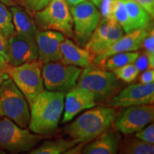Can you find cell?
<instances>
[{
  "instance_id": "1",
  "label": "cell",
  "mask_w": 154,
  "mask_h": 154,
  "mask_svg": "<svg viewBox=\"0 0 154 154\" xmlns=\"http://www.w3.org/2000/svg\"><path fill=\"white\" fill-rule=\"evenodd\" d=\"M65 93L44 90L30 104L29 128L48 136L57 129L64 107Z\"/></svg>"
},
{
  "instance_id": "2",
  "label": "cell",
  "mask_w": 154,
  "mask_h": 154,
  "mask_svg": "<svg viewBox=\"0 0 154 154\" xmlns=\"http://www.w3.org/2000/svg\"><path fill=\"white\" fill-rule=\"evenodd\" d=\"M116 116V112L113 107L94 108L86 111L72 124L67 125L64 131L78 143H87L109 129Z\"/></svg>"
},
{
  "instance_id": "3",
  "label": "cell",
  "mask_w": 154,
  "mask_h": 154,
  "mask_svg": "<svg viewBox=\"0 0 154 154\" xmlns=\"http://www.w3.org/2000/svg\"><path fill=\"white\" fill-rule=\"evenodd\" d=\"M77 86L91 92L96 103L108 102L120 91L121 88L119 79L114 73L92 63L82 70Z\"/></svg>"
},
{
  "instance_id": "4",
  "label": "cell",
  "mask_w": 154,
  "mask_h": 154,
  "mask_svg": "<svg viewBox=\"0 0 154 154\" xmlns=\"http://www.w3.org/2000/svg\"><path fill=\"white\" fill-rule=\"evenodd\" d=\"M0 117H7L24 128L29 121L28 102L9 77L0 86Z\"/></svg>"
},
{
  "instance_id": "5",
  "label": "cell",
  "mask_w": 154,
  "mask_h": 154,
  "mask_svg": "<svg viewBox=\"0 0 154 154\" xmlns=\"http://www.w3.org/2000/svg\"><path fill=\"white\" fill-rule=\"evenodd\" d=\"M32 16L38 30H54L67 36L73 35V19L66 0H51L45 8Z\"/></svg>"
},
{
  "instance_id": "6",
  "label": "cell",
  "mask_w": 154,
  "mask_h": 154,
  "mask_svg": "<svg viewBox=\"0 0 154 154\" xmlns=\"http://www.w3.org/2000/svg\"><path fill=\"white\" fill-rule=\"evenodd\" d=\"M42 63L39 61L26 62L19 66L9 65L5 72L24 94L29 104L44 91L42 76Z\"/></svg>"
},
{
  "instance_id": "7",
  "label": "cell",
  "mask_w": 154,
  "mask_h": 154,
  "mask_svg": "<svg viewBox=\"0 0 154 154\" xmlns=\"http://www.w3.org/2000/svg\"><path fill=\"white\" fill-rule=\"evenodd\" d=\"M46 136L32 134L26 128H21L10 119L0 120V149L10 153H19L33 149Z\"/></svg>"
},
{
  "instance_id": "8",
  "label": "cell",
  "mask_w": 154,
  "mask_h": 154,
  "mask_svg": "<svg viewBox=\"0 0 154 154\" xmlns=\"http://www.w3.org/2000/svg\"><path fill=\"white\" fill-rule=\"evenodd\" d=\"M83 69L59 61L42 64V76L44 86L48 91L67 92L77 85Z\"/></svg>"
},
{
  "instance_id": "9",
  "label": "cell",
  "mask_w": 154,
  "mask_h": 154,
  "mask_svg": "<svg viewBox=\"0 0 154 154\" xmlns=\"http://www.w3.org/2000/svg\"><path fill=\"white\" fill-rule=\"evenodd\" d=\"M71 13L75 36L81 45L88 41L101 20V14L90 0L72 6Z\"/></svg>"
},
{
  "instance_id": "10",
  "label": "cell",
  "mask_w": 154,
  "mask_h": 154,
  "mask_svg": "<svg viewBox=\"0 0 154 154\" xmlns=\"http://www.w3.org/2000/svg\"><path fill=\"white\" fill-rule=\"evenodd\" d=\"M113 121L117 131L130 135L142 129L153 121L154 107L152 104H142L124 107Z\"/></svg>"
},
{
  "instance_id": "11",
  "label": "cell",
  "mask_w": 154,
  "mask_h": 154,
  "mask_svg": "<svg viewBox=\"0 0 154 154\" xmlns=\"http://www.w3.org/2000/svg\"><path fill=\"white\" fill-rule=\"evenodd\" d=\"M124 31L114 18H102L86 42L85 49L90 54L91 61L124 35Z\"/></svg>"
},
{
  "instance_id": "12",
  "label": "cell",
  "mask_w": 154,
  "mask_h": 154,
  "mask_svg": "<svg viewBox=\"0 0 154 154\" xmlns=\"http://www.w3.org/2000/svg\"><path fill=\"white\" fill-rule=\"evenodd\" d=\"M154 84H134L116 94L107 102V106L128 107L131 106L153 104Z\"/></svg>"
},
{
  "instance_id": "13",
  "label": "cell",
  "mask_w": 154,
  "mask_h": 154,
  "mask_svg": "<svg viewBox=\"0 0 154 154\" xmlns=\"http://www.w3.org/2000/svg\"><path fill=\"white\" fill-rule=\"evenodd\" d=\"M7 40V61L9 65L19 66L38 59V48L35 38L27 37L16 33Z\"/></svg>"
},
{
  "instance_id": "14",
  "label": "cell",
  "mask_w": 154,
  "mask_h": 154,
  "mask_svg": "<svg viewBox=\"0 0 154 154\" xmlns=\"http://www.w3.org/2000/svg\"><path fill=\"white\" fill-rule=\"evenodd\" d=\"M148 29H138L123 35L112 45L103 51L101 54L94 58L91 63L103 66L104 61L111 56L121 52L136 51L142 48L144 38L148 35Z\"/></svg>"
},
{
  "instance_id": "15",
  "label": "cell",
  "mask_w": 154,
  "mask_h": 154,
  "mask_svg": "<svg viewBox=\"0 0 154 154\" xmlns=\"http://www.w3.org/2000/svg\"><path fill=\"white\" fill-rule=\"evenodd\" d=\"M65 36L61 32L54 30H38L35 40L38 48V61L42 64L61 59V44Z\"/></svg>"
},
{
  "instance_id": "16",
  "label": "cell",
  "mask_w": 154,
  "mask_h": 154,
  "mask_svg": "<svg viewBox=\"0 0 154 154\" xmlns=\"http://www.w3.org/2000/svg\"><path fill=\"white\" fill-rule=\"evenodd\" d=\"M96 103L94 96L91 92L76 85L67 91L61 122H69L81 111L93 108Z\"/></svg>"
},
{
  "instance_id": "17",
  "label": "cell",
  "mask_w": 154,
  "mask_h": 154,
  "mask_svg": "<svg viewBox=\"0 0 154 154\" xmlns=\"http://www.w3.org/2000/svg\"><path fill=\"white\" fill-rule=\"evenodd\" d=\"M121 136L116 130L108 129L94 138L91 143L85 144L81 153L115 154L119 151Z\"/></svg>"
},
{
  "instance_id": "18",
  "label": "cell",
  "mask_w": 154,
  "mask_h": 154,
  "mask_svg": "<svg viewBox=\"0 0 154 154\" xmlns=\"http://www.w3.org/2000/svg\"><path fill=\"white\" fill-rule=\"evenodd\" d=\"M61 59L60 62L72 66L86 67L91 63L90 54L82 49L69 38H64L61 44Z\"/></svg>"
},
{
  "instance_id": "19",
  "label": "cell",
  "mask_w": 154,
  "mask_h": 154,
  "mask_svg": "<svg viewBox=\"0 0 154 154\" xmlns=\"http://www.w3.org/2000/svg\"><path fill=\"white\" fill-rule=\"evenodd\" d=\"M12 15L16 33L27 37L35 38V34L38 30L36 26L32 14L22 7L13 5L9 8Z\"/></svg>"
},
{
  "instance_id": "20",
  "label": "cell",
  "mask_w": 154,
  "mask_h": 154,
  "mask_svg": "<svg viewBox=\"0 0 154 154\" xmlns=\"http://www.w3.org/2000/svg\"><path fill=\"white\" fill-rule=\"evenodd\" d=\"M129 18L133 30L148 29L151 23V16L134 0H121Z\"/></svg>"
},
{
  "instance_id": "21",
  "label": "cell",
  "mask_w": 154,
  "mask_h": 154,
  "mask_svg": "<svg viewBox=\"0 0 154 154\" xmlns=\"http://www.w3.org/2000/svg\"><path fill=\"white\" fill-rule=\"evenodd\" d=\"M79 143L76 140L60 138L56 140H46L41 146L31 150L30 154H61L65 153Z\"/></svg>"
},
{
  "instance_id": "22",
  "label": "cell",
  "mask_w": 154,
  "mask_h": 154,
  "mask_svg": "<svg viewBox=\"0 0 154 154\" xmlns=\"http://www.w3.org/2000/svg\"><path fill=\"white\" fill-rule=\"evenodd\" d=\"M119 150L121 153L126 154H153V144L147 143L139 138H126L120 142Z\"/></svg>"
},
{
  "instance_id": "23",
  "label": "cell",
  "mask_w": 154,
  "mask_h": 154,
  "mask_svg": "<svg viewBox=\"0 0 154 154\" xmlns=\"http://www.w3.org/2000/svg\"><path fill=\"white\" fill-rule=\"evenodd\" d=\"M139 54V52L137 51L116 54L108 58L104 61L102 67L107 70L112 71L114 69L125 66L126 64L134 63Z\"/></svg>"
},
{
  "instance_id": "24",
  "label": "cell",
  "mask_w": 154,
  "mask_h": 154,
  "mask_svg": "<svg viewBox=\"0 0 154 154\" xmlns=\"http://www.w3.org/2000/svg\"><path fill=\"white\" fill-rule=\"evenodd\" d=\"M0 31L2 32L7 38L16 34L11 11L7 8V5L1 2H0Z\"/></svg>"
},
{
  "instance_id": "25",
  "label": "cell",
  "mask_w": 154,
  "mask_h": 154,
  "mask_svg": "<svg viewBox=\"0 0 154 154\" xmlns=\"http://www.w3.org/2000/svg\"><path fill=\"white\" fill-rule=\"evenodd\" d=\"M113 16L115 20L119 23V24L122 27L123 30L126 33L134 31L131 24L128 14H127L126 9L121 0H115Z\"/></svg>"
},
{
  "instance_id": "26",
  "label": "cell",
  "mask_w": 154,
  "mask_h": 154,
  "mask_svg": "<svg viewBox=\"0 0 154 154\" xmlns=\"http://www.w3.org/2000/svg\"><path fill=\"white\" fill-rule=\"evenodd\" d=\"M112 72L114 73L117 79L126 83L134 82L139 74V72L134 63H129V64L114 69L112 70Z\"/></svg>"
},
{
  "instance_id": "27",
  "label": "cell",
  "mask_w": 154,
  "mask_h": 154,
  "mask_svg": "<svg viewBox=\"0 0 154 154\" xmlns=\"http://www.w3.org/2000/svg\"><path fill=\"white\" fill-rule=\"evenodd\" d=\"M21 7L31 14L45 8L51 0H17Z\"/></svg>"
},
{
  "instance_id": "28",
  "label": "cell",
  "mask_w": 154,
  "mask_h": 154,
  "mask_svg": "<svg viewBox=\"0 0 154 154\" xmlns=\"http://www.w3.org/2000/svg\"><path fill=\"white\" fill-rule=\"evenodd\" d=\"M142 47L145 50V54L149 59V69L154 68V32L150 29L148 35L144 38Z\"/></svg>"
},
{
  "instance_id": "29",
  "label": "cell",
  "mask_w": 154,
  "mask_h": 154,
  "mask_svg": "<svg viewBox=\"0 0 154 154\" xmlns=\"http://www.w3.org/2000/svg\"><path fill=\"white\" fill-rule=\"evenodd\" d=\"M135 136L139 139L147 142V143H154V125L151 124L148 126L135 133Z\"/></svg>"
},
{
  "instance_id": "30",
  "label": "cell",
  "mask_w": 154,
  "mask_h": 154,
  "mask_svg": "<svg viewBox=\"0 0 154 154\" xmlns=\"http://www.w3.org/2000/svg\"><path fill=\"white\" fill-rule=\"evenodd\" d=\"M115 0H105L99 5L101 17L105 19L113 18V11Z\"/></svg>"
},
{
  "instance_id": "31",
  "label": "cell",
  "mask_w": 154,
  "mask_h": 154,
  "mask_svg": "<svg viewBox=\"0 0 154 154\" xmlns=\"http://www.w3.org/2000/svg\"><path fill=\"white\" fill-rule=\"evenodd\" d=\"M134 63L135 66H136L139 72H144L146 69H149V59H148L147 55L146 54H144L143 55H140V57L138 56L137 59H136Z\"/></svg>"
},
{
  "instance_id": "32",
  "label": "cell",
  "mask_w": 154,
  "mask_h": 154,
  "mask_svg": "<svg viewBox=\"0 0 154 154\" xmlns=\"http://www.w3.org/2000/svg\"><path fill=\"white\" fill-rule=\"evenodd\" d=\"M149 14L152 19L154 17V0H134Z\"/></svg>"
},
{
  "instance_id": "33",
  "label": "cell",
  "mask_w": 154,
  "mask_h": 154,
  "mask_svg": "<svg viewBox=\"0 0 154 154\" xmlns=\"http://www.w3.org/2000/svg\"><path fill=\"white\" fill-rule=\"evenodd\" d=\"M142 84H151L154 81V71L153 69H148L140 75L139 79Z\"/></svg>"
},
{
  "instance_id": "34",
  "label": "cell",
  "mask_w": 154,
  "mask_h": 154,
  "mask_svg": "<svg viewBox=\"0 0 154 154\" xmlns=\"http://www.w3.org/2000/svg\"><path fill=\"white\" fill-rule=\"evenodd\" d=\"M7 49H8V40L0 31V54L7 59Z\"/></svg>"
},
{
  "instance_id": "35",
  "label": "cell",
  "mask_w": 154,
  "mask_h": 154,
  "mask_svg": "<svg viewBox=\"0 0 154 154\" xmlns=\"http://www.w3.org/2000/svg\"><path fill=\"white\" fill-rule=\"evenodd\" d=\"M9 63L7 62V59L3 57L2 55L0 54V70L3 71L5 72L6 69L9 66Z\"/></svg>"
},
{
  "instance_id": "36",
  "label": "cell",
  "mask_w": 154,
  "mask_h": 154,
  "mask_svg": "<svg viewBox=\"0 0 154 154\" xmlns=\"http://www.w3.org/2000/svg\"><path fill=\"white\" fill-rule=\"evenodd\" d=\"M8 75L7 74V73L3 72V71L0 70V86H1L2 83L3 82V81L6 79L7 78H8Z\"/></svg>"
},
{
  "instance_id": "37",
  "label": "cell",
  "mask_w": 154,
  "mask_h": 154,
  "mask_svg": "<svg viewBox=\"0 0 154 154\" xmlns=\"http://www.w3.org/2000/svg\"><path fill=\"white\" fill-rule=\"evenodd\" d=\"M66 1L67 2V3L69 4L70 5L75 6L78 5V4L83 2L86 1V0H66Z\"/></svg>"
},
{
  "instance_id": "38",
  "label": "cell",
  "mask_w": 154,
  "mask_h": 154,
  "mask_svg": "<svg viewBox=\"0 0 154 154\" xmlns=\"http://www.w3.org/2000/svg\"><path fill=\"white\" fill-rule=\"evenodd\" d=\"M1 2L5 4V5L8 6V7H11V6L15 5L14 0H0Z\"/></svg>"
},
{
  "instance_id": "39",
  "label": "cell",
  "mask_w": 154,
  "mask_h": 154,
  "mask_svg": "<svg viewBox=\"0 0 154 154\" xmlns=\"http://www.w3.org/2000/svg\"><path fill=\"white\" fill-rule=\"evenodd\" d=\"M90 1L92 2L96 7H99V5L101 4V2H103L105 1V0H90Z\"/></svg>"
},
{
  "instance_id": "40",
  "label": "cell",
  "mask_w": 154,
  "mask_h": 154,
  "mask_svg": "<svg viewBox=\"0 0 154 154\" xmlns=\"http://www.w3.org/2000/svg\"><path fill=\"white\" fill-rule=\"evenodd\" d=\"M0 153H5V152H3L2 150L0 149Z\"/></svg>"
},
{
  "instance_id": "41",
  "label": "cell",
  "mask_w": 154,
  "mask_h": 154,
  "mask_svg": "<svg viewBox=\"0 0 154 154\" xmlns=\"http://www.w3.org/2000/svg\"><path fill=\"white\" fill-rule=\"evenodd\" d=\"M16 1H17V0H16Z\"/></svg>"
}]
</instances>
